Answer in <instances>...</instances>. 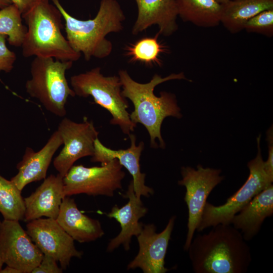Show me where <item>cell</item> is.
I'll return each instance as SVG.
<instances>
[{
  "instance_id": "cell-1",
  "label": "cell",
  "mask_w": 273,
  "mask_h": 273,
  "mask_svg": "<svg viewBox=\"0 0 273 273\" xmlns=\"http://www.w3.org/2000/svg\"><path fill=\"white\" fill-rule=\"evenodd\" d=\"M232 224H219L193 237L187 250L195 273H245L251 262L249 246Z\"/></svg>"
},
{
  "instance_id": "cell-2",
  "label": "cell",
  "mask_w": 273,
  "mask_h": 273,
  "mask_svg": "<svg viewBox=\"0 0 273 273\" xmlns=\"http://www.w3.org/2000/svg\"><path fill=\"white\" fill-rule=\"evenodd\" d=\"M122 85V94L133 104L134 110L129 114L131 121L136 125L143 124L150 138V146L153 148L159 147L165 149L166 144L162 138L161 128L164 119L167 117L181 118L183 116L174 94L163 91L160 96L154 94L155 87L169 80L175 79L188 80L184 72L172 73L166 77L155 74L150 81L140 83L133 80L126 70L118 71Z\"/></svg>"
},
{
  "instance_id": "cell-3",
  "label": "cell",
  "mask_w": 273,
  "mask_h": 273,
  "mask_svg": "<svg viewBox=\"0 0 273 273\" xmlns=\"http://www.w3.org/2000/svg\"><path fill=\"white\" fill-rule=\"evenodd\" d=\"M52 1L62 14L66 37L74 51L83 54L86 61L105 58L111 54L113 44L106 36L122 31L126 18L117 0H101L96 16L85 20L71 16L60 0Z\"/></svg>"
},
{
  "instance_id": "cell-4",
  "label": "cell",
  "mask_w": 273,
  "mask_h": 273,
  "mask_svg": "<svg viewBox=\"0 0 273 273\" xmlns=\"http://www.w3.org/2000/svg\"><path fill=\"white\" fill-rule=\"evenodd\" d=\"M22 16L27 27L21 46L23 57L72 62L80 59L81 54L73 49L62 32L61 13L50 0H35Z\"/></svg>"
},
{
  "instance_id": "cell-5",
  "label": "cell",
  "mask_w": 273,
  "mask_h": 273,
  "mask_svg": "<svg viewBox=\"0 0 273 273\" xmlns=\"http://www.w3.org/2000/svg\"><path fill=\"white\" fill-rule=\"evenodd\" d=\"M73 63L35 57L30 65L31 78L25 83L26 92L30 97L37 99L46 109L59 117L66 114L68 98L76 96L65 75Z\"/></svg>"
},
{
  "instance_id": "cell-6",
  "label": "cell",
  "mask_w": 273,
  "mask_h": 273,
  "mask_svg": "<svg viewBox=\"0 0 273 273\" xmlns=\"http://www.w3.org/2000/svg\"><path fill=\"white\" fill-rule=\"evenodd\" d=\"M100 67L75 74L70 77V84L75 95L93 97L95 102L111 115L110 123L118 125L122 132L129 135L136 125L131 120L127 109V99L122 94V85L117 75L105 76Z\"/></svg>"
},
{
  "instance_id": "cell-7",
  "label": "cell",
  "mask_w": 273,
  "mask_h": 273,
  "mask_svg": "<svg viewBox=\"0 0 273 273\" xmlns=\"http://www.w3.org/2000/svg\"><path fill=\"white\" fill-rule=\"evenodd\" d=\"M258 152L248 162L249 176L244 185L221 205L215 206L206 201L196 230L201 232L219 224H231L240 210L261 191L272 184L264 168L260 147V135L257 138Z\"/></svg>"
},
{
  "instance_id": "cell-8",
  "label": "cell",
  "mask_w": 273,
  "mask_h": 273,
  "mask_svg": "<svg viewBox=\"0 0 273 273\" xmlns=\"http://www.w3.org/2000/svg\"><path fill=\"white\" fill-rule=\"evenodd\" d=\"M116 159L101 166L73 165L63 178L64 197L85 194L89 196H113L122 188L125 173Z\"/></svg>"
},
{
  "instance_id": "cell-9",
  "label": "cell",
  "mask_w": 273,
  "mask_h": 273,
  "mask_svg": "<svg viewBox=\"0 0 273 273\" xmlns=\"http://www.w3.org/2000/svg\"><path fill=\"white\" fill-rule=\"evenodd\" d=\"M221 170L201 165L196 169L190 166L181 168V179L178 185L186 188L184 200L188 208V232L184 246L187 251L199 223L207 198L213 189L224 178Z\"/></svg>"
},
{
  "instance_id": "cell-10",
  "label": "cell",
  "mask_w": 273,
  "mask_h": 273,
  "mask_svg": "<svg viewBox=\"0 0 273 273\" xmlns=\"http://www.w3.org/2000/svg\"><path fill=\"white\" fill-rule=\"evenodd\" d=\"M57 130L61 136L64 147L54 159L53 165L58 174L64 177L77 160L93 156L94 143L99 132L93 121H88L86 117L80 123L64 118Z\"/></svg>"
},
{
  "instance_id": "cell-11",
  "label": "cell",
  "mask_w": 273,
  "mask_h": 273,
  "mask_svg": "<svg viewBox=\"0 0 273 273\" xmlns=\"http://www.w3.org/2000/svg\"><path fill=\"white\" fill-rule=\"evenodd\" d=\"M43 255L19 221H0V259L4 263L21 273H31Z\"/></svg>"
},
{
  "instance_id": "cell-12",
  "label": "cell",
  "mask_w": 273,
  "mask_h": 273,
  "mask_svg": "<svg viewBox=\"0 0 273 273\" xmlns=\"http://www.w3.org/2000/svg\"><path fill=\"white\" fill-rule=\"evenodd\" d=\"M27 222L26 231L32 241L43 254L59 261L63 270L69 266L72 257H82L83 252L76 249L74 240L56 219L40 217Z\"/></svg>"
},
{
  "instance_id": "cell-13",
  "label": "cell",
  "mask_w": 273,
  "mask_h": 273,
  "mask_svg": "<svg viewBox=\"0 0 273 273\" xmlns=\"http://www.w3.org/2000/svg\"><path fill=\"white\" fill-rule=\"evenodd\" d=\"M176 217L172 216L162 232H156L154 224L143 225L137 236L138 253L127 265V269L139 268L144 273H165L169 269L165 266V258Z\"/></svg>"
},
{
  "instance_id": "cell-14",
  "label": "cell",
  "mask_w": 273,
  "mask_h": 273,
  "mask_svg": "<svg viewBox=\"0 0 273 273\" xmlns=\"http://www.w3.org/2000/svg\"><path fill=\"white\" fill-rule=\"evenodd\" d=\"M130 146L126 149L113 150L105 146L96 139L94 143L95 152L90 161L99 162L101 165L116 159L132 176L134 191L138 198L149 197L154 194L153 189L145 184L146 174L141 171L140 160L145 145L143 142L136 144V136L130 133Z\"/></svg>"
},
{
  "instance_id": "cell-15",
  "label": "cell",
  "mask_w": 273,
  "mask_h": 273,
  "mask_svg": "<svg viewBox=\"0 0 273 273\" xmlns=\"http://www.w3.org/2000/svg\"><path fill=\"white\" fill-rule=\"evenodd\" d=\"M123 197L128 199L127 203L120 208L117 205H114L107 214L108 217L118 221L121 226L119 234L108 244V252L113 251L120 245H123L126 251L129 250L132 237H137L143 229L144 224L139 220L148 212L141 198L135 194L132 180L130 182Z\"/></svg>"
},
{
  "instance_id": "cell-16",
  "label": "cell",
  "mask_w": 273,
  "mask_h": 273,
  "mask_svg": "<svg viewBox=\"0 0 273 273\" xmlns=\"http://www.w3.org/2000/svg\"><path fill=\"white\" fill-rule=\"evenodd\" d=\"M134 1L138 15L131 29L133 35H137L152 25H157L158 33L164 36H169L177 30L175 0Z\"/></svg>"
},
{
  "instance_id": "cell-17",
  "label": "cell",
  "mask_w": 273,
  "mask_h": 273,
  "mask_svg": "<svg viewBox=\"0 0 273 273\" xmlns=\"http://www.w3.org/2000/svg\"><path fill=\"white\" fill-rule=\"evenodd\" d=\"M62 145V139L56 130L39 151L27 147L17 165L18 173L11 180L22 191L28 184L45 179L53 156Z\"/></svg>"
},
{
  "instance_id": "cell-18",
  "label": "cell",
  "mask_w": 273,
  "mask_h": 273,
  "mask_svg": "<svg viewBox=\"0 0 273 273\" xmlns=\"http://www.w3.org/2000/svg\"><path fill=\"white\" fill-rule=\"evenodd\" d=\"M63 178L59 174L49 175L34 192L24 198V221L27 222L42 216L57 219L64 197Z\"/></svg>"
},
{
  "instance_id": "cell-19",
  "label": "cell",
  "mask_w": 273,
  "mask_h": 273,
  "mask_svg": "<svg viewBox=\"0 0 273 273\" xmlns=\"http://www.w3.org/2000/svg\"><path fill=\"white\" fill-rule=\"evenodd\" d=\"M273 214V186L255 196L233 217L231 224L250 241L259 233L264 220Z\"/></svg>"
},
{
  "instance_id": "cell-20",
  "label": "cell",
  "mask_w": 273,
  "mask_h": 273,
  "mask_svg": "<svg viewBox=\"0 0 273 273\" xmlns=\"http://www.w3.org/2000/svg\"><path fill=\"white\" fill-rule=\"evenodd\" d=\"M56 220L74 240L80 243L95 241L104 235L100 222L82 213L70 196L63 198Z\"/></svg>"
},
{
  "instance_id": "cell-21",
  "label": "cell",
  "mask_w": 273,
  "mask_h": 273,
  "mask_svg": "<svg viewBox=\"0 0 273 273\" xmlns=\"http://www.w3.org/2000/svg\"><path fill=\"white\" fill-rule=\"evenodd\" d=\"M220 23L230 33L244 30L246 22L266 10L273 9V0H231L222 4Z\"/></svg>"
},
{
  "instance_id": "cell-22",
  "label": "cell",
  "mask_w": 273,
  "mask_h": 273,
  "mask_svg": "<svg viewBox=\"0 0 273 273\" xmlns=\"http://www.w3.org/2000/svg\"><path fill=\"white\" fill-rule=\"evenodd\" d=\"M178 16L200 27H215L220 23L222 5L216 0H175Z\"/></svg>"
},
{
  "instance_id": "cell-23",
  "label": "cell",
  "mask_w": 273,
  "mask_h": 273,
  "mask_svg": "<svg viewBox=\"0 0 273 273\" xmlns=\"http://www.w3.org/2000/svg\"><path fill=\"white\" fill-rule=\"evenodd\" d=\"M159 35L158 32L152 37H144L126 46L124 55L128 61L148 67L161 66V55L168 50L159 41Z\"/></svg>"
},
{
  "instance_id": "cell-24",
  "label": "cell",
  "mask_w": 273,
  "mask_h": 273,
  "mask_svg": "<svg viewBox=\"0 0 273 273\" xmlns=\"http://www.w3.org/2000/svg\"><path fill=\"white\" fill-rule=\"evenodd\" d=\"M21 192L13 181L0 175V212L4 219L24 220L25 205Z\"/></svg>"
},
{
  "instance_id": "cell-25",
  "label": "cell",
  "mask_w": 273,
  "mask_h": 273,
  "mask_svg": "<svg viewBox=\"0 0 273 273\" xmlns=\"http://www.w3.org/2000/svg\"><path fill=\"white\" fill-rule=\"evenodd\" d=\"M22 20V13L14 4L0 9V34L7 36L9 43L15 47H21L26 32Z\"/></svg>"
},
{
  "instance_id": "cell-26",
  "label": "cell",
  "mask_w": 273,
  "mask_h": 273,
  "mask_svg": "<svg viewBox=\"0 0 273 273\" xmlns=\"http://www.w3.org/2000/svg\"><path fill=\"white\" fill-rule=\"evenodd\" d=\"M244 30L271 37L273 36V9L264 10L248 20Z\"/></svg>"
},
{
  "instance_id": "cell-27",
  "label": "cell",
  "mask_w": 273,
  "mask_h": 273,
  "mask_svg": "<svg viewBox=\"0 0 273 273\" xmlns=\"http://www.w3.org/2000/svg\"><path fill=\"white\" fill-rule=\"evenodd\" d=\"M7 36L0 34V71L10 72L16 60V54L7 46Z\"/></svg>"
},
{
  "instance_id": "cell-28",
  "label": "cell",
  "mask_w": 273,
  "mask_h": 273,
  "mask_svg": "<svg viewBox=\"0 0 273 273\" xmlns=\"http://www.w3.org/2000/svg\"><path fill=\"white\" fill-rule=\"evenodd\" d=\"M63 269L58 266L57 261L52 256L44 254L40 263L31 273H62Z\"/></svg>"
},
{
  "instance_id": "cell-29",
  "label": "cell",
  "mask_w": 273,
  "mask_h": 273,
  "mask_svg": "<svg viewBox=\"0 0 273 273\" xmlns=\"http://www.w3.org/2000/svg\"><path fill=\"white\" fill-rule=\"evenodd\" d=\"M273 135L272 128H269L267 131L268 154L266 161H264V168L268 178L273 181Z\"/></svg>"
},
{
  "instance_id": "cell-30",
  "label": "cell",
  "mask_w": 273,
  "mask_h": 273,
  "mask_svg": "<svg viewBox=\"0 0 273 273\" xmlns=\"http://www.w3.org/2000/svg\"><path fill=\"white\" fill-rule=\"evenodd\" d=\"M21 11L22 14L27 11L35 0H9Z\"/></svg>"
},
{
  "instance_id": "cell-31",
  "label": "cell",
  "mask_w": 273,
  "mask_h": 273,
  "mask_svg": "<svg viewBox=\"0 0 273 273\" xmlns=\"http://www.w3.org/2000/svg\"><path fill=\"white\" fill-rule=\"evenodd\" d=\"M1 273H21V272L16 268L7 265L4 269L0 270Z\"/></svg>"
},
{
  "instance_id": "cell-32",
  "label": "cell",
  "mask_w": 273,
  "mask_h": 273,
  "mask_svg": "<svg viewBox=\"0 0 273 273\" xmlns=\"http://www.w3.org/2000/svg\"><path fill=\"white\" fill-rule=\"evenodd\" d=\"M9 0H0V9L3 8L11 4Z\"/></svg>"
},
{
  "instance_id": "cell-33",
  "label": "cell",
  "mask_w": 273,
  "mask_h": 273,
  "mask_svg": "<svg viewBox=\"0 0 273 273\" xmlns=\"http://www.w3.org/2000/svg\"><path fill=\"white\" fill-rule=\"evenodd\" d=\"M216 1L221 4H224L231 0H216Z\"/></svg>"
},
{
  "instance_id": "cell-34",
  "label": "cell",
  "mask_w": 273,
  "mask_h": 273,
  "mask_svg": "<svg viewBox=\"0 0 273 273\" xmlns=\"http://www.w3.org/2000/svg\"><path fill=\"white\" fill-rule=\"evenodd\" d=\"M4 263V262L0 259V270L2 269Z\"/></svg>"
}]
</instances>
